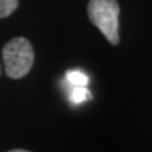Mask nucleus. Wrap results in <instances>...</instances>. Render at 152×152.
I'll return each instance as SVG.
<instances>
[{
	"mask_svg": "<svg viewBox=\"0 0 152 152\" xmlns=\"http://www.w3.org/2000/svg\"><path fill=\"white\" fill-rule=\"evenodd\" d=\"M18 0H0V18H5L15 10Z\"/></svg>",
	"mask_w": 152,
	"mask_h": 152,
	"instance_id": "nucleus-5",
	"label": "nucleus"
},
{
	"mask_svg": "<svg viewBox=\"0 0 152 152\" xmlns=\"http://www.w3.org/2000/svg\"><path fill=\"white\" fill-rule=\"evenodd\" d=\"M90 20L96 26L112 45H118V17L119 5L117 0H90L88 5Z\"/></svg>",
	"mask_w": 152,
	"mask_h": 152,
	"instance_id": "nucleus-2",
	"label": "nucleus"
},
{
	"mask_svg": "<svg viewBox=\"0 0 152 152\" xmlns=\"http://www.w3.org/2000/svg\"><path fill=\"white\" fill-rule=\"evenodd\" d=\"M66 76H67L69 81L72 85H75V86H86L88 83H89L88 76L85 74H83V72H80V71H77V70L69 71Z\"/></svg>",
	"mask_w": 152,
	"mask_h": 152,
	"instance_id": "nucleus-4",
	"label": "nucleus"
},
{
	"mask_svg": "<svg viewBox=\"0 0 152 152\" xmlns=\"http://www.w3.org/2000/svg\"><path fill=\"white\" fill-rule=\"evenodd\" d=\"M0 72H1V69H0Z\"/></svg>",
	"mask_w": 152,
	"mask_h": 152,
	"instance_id": "nucleus-6",
	"label": "nucleus"
},
{
	"mask_svg": "<svg viewBox=\"0 0 152 152\" xmlns=\"http://www.w3.org/2000/svg\"><path fill=\"white\" fill-rule=\"evenodd\" d=\"M3 61L5 72L10 79L26 76L34 61V52L31 42L24 37L9 41L3 48Z\"/></svg>",
	"mask_w": 152,
	"mask_h": 152,
	"instance_id": "nucleus-1",
	"label": "nucleus"
},
{
	"mask_svg": "<svg viewBox=\"0 0 152 152\" xmlns=\"http://www.w3.org/2000/svg\"><path fill=\"white\" fill-rule=\"evenodd\" d=\"M91 99V93L86 89V86H76L71 93V102L75 104H80Z\"/></svg>",
	"mask_w": 152,
	"mask_h": 152,
	"instance_id": "nucleus-3",
	"label": "nucleus"
}]
</instances>
